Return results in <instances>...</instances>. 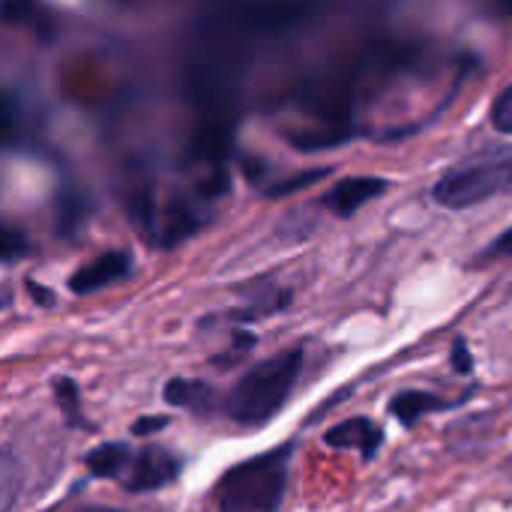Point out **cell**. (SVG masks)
Wrapping results in <instances>:
<instances>
[{
	"instance_id": "8",
	"label": "cell",
	"mask_w": 512,
	"mask_h": 512,
	"mask_svg": "<svg viewBox=\"0 0 512 512\" xmlns=\"http://www.w3.org/2000/svg\"><path fill=\"white\" fill-rule=\"evenodd\" d=\"M384 189H387V183H384L381 177H348V180H339V183L327 192L324 204H327L330 210H336V216H345V219H348V216H354L363 204L381 198Z\"/></svg>"
},
{
	"instance_id": "26",
	"label": "cell",
	"mask_w": 512,
	"mask_h": 512,
	"mask_svg": "<svg viewBox=\"0 0 512 512\" xmlns=\"http://www.w3.org/2000/svg\"><path fill=\"white\" fill-rule=\"evenodd\" d=\"M501 6H507V9L512 12V0H501Z\"/></svg>"
},
{
	"instance_id": "19",
	"label": "cell",
	"mask_w": 512,
	"mask_h": 512,
	"mask_svg": "<svg viewBox=\"0 0 512 512\" xmlns=\"http://www.w3.org/2000/svg\"><path fill=\"white\" fill-rule=\"evenodd\" d=\"M168 423H171V417H162V414L138 417V420L132 423V435H135V438H150V435H156V432L168 429Z\"/></svg>"
},
{
	"instance_id": "13",
	"label": "cell",
	"mask_w": 512,
	"mask_h": 512,
	"mask_svg": "<svg viewBox=\"0 0 512 512\" xmlns=\"http://www.w3.org/2000/svg\"><path fill=\"white\" fill-rule=\"evenodd\" d=\"M258 339L252 336V333H234V345H231V351L228 354H222V357H213V366H219V369H231V366H237V360H243L249 351H252V345H255Z\"/></svg>"
},
{
	"instance_id": "6",
	"label": "cell",
	"mask_w": 512,
	"mask_h": 512,
	"mask_svg": "<svg viewBox=\"0 0 512 512\" xmlns=\"http://www.w3.org/2000/svg\"><path fill=\"white\" fill-rule=\"evenodd\" d=\"M132 270V258L126 252H105L93 261H87L84 267H78L72 276H69V291L78 294V297H87V294H96L120 279H126Z\"/></svg>"
},
{
	"instance_id": "24",
	"label": "cell",
	"mask_w": 512,
	"mask_h": 512,
	"mask_svg": "<svg viewBox=\"0 0 512 512\" xmlns=\"http://www.w3.org/2000/svg\"><path fill=\"white\" fill-rule=\"evenodd\" d=\"M12 117H15V111H12V96H6V99H3V138L12 135Z\"/></svg>"
},
{
	"instance_id": "5",
	"label": "cell",
	"mask_w": 512,
	"mask_h": 512,
	"mask_svg": "<svg viewBox=\"0 0 512 512\" xmlns=\"http://www.w3.org/2000/svg\"><path fill=\"white\" fill-rule=\"evenodd\" d=\"M162 399L195 417H216L219 411H225V396L213 384L198 378H171L162 387Z\"/></svg>"
},
{
	"instance_id": "18",
	"label": "cell",
	"mask_w": 512,
	"mask_h": 512,
	"mask_svg": "<svg viewBox=\"0 0 512 512\" xmlns=\"http://www.w3.org/2000/svg\"><path fill=\"white\" fill-rule=\"evenodd\" d=\"M450 363H453V372H456V375H471V372H474V354L468 351V342H465L462 336L453 342Z\"/></svg>"
},
{
	"instance_id": "3",
	"label": "cell",
	"mask_w": 512,
	"mask_h": 512,
	"mask_svg": "<svg viewBox=\"0 0 512 512\" xmlns=\"http://www.w3.org/2000/svg\"><path fill=\"white\" fill-rule=\"evenodd\" d=\"M512 186V147H492L456 165L435 186V201L450 210H465L495 198Z\"/></svg>"
},
{
	"instance_id": "23",
	"label": "cell",
	"mask_w": 512,
	"mask_h": 512,
	"mask_svg": "<svg viewBox=\"0 0 512 512\" xmlns=\"http://www.w3.org/2000/svg\"><path fill=\"white\" fill-rule=\"evenodd\" d=\"M45 512H126V510H114V507H96V504H75V507H54V510Z\"/></svg>"
},
{
	"instance_id": "14",
	"label": "cell",
	"mask_w": 512,
	"mask_h": 512,
	"mask_svg": "<svg viewBox=\"0 0 512 512\" xmlns=\"http://www.w3.org/2000/svg\"><path fill=\"white\" fill-rule=\"evenodd\" d=\"M492 123H495L498 132L512 135V84L507 90L498 93V99H495V105H492Z\"/></svg>"
},
{
	"instance_id": "25",
	"label": "cell",
	"mask_w": 512,
	"mask_h": 512,
	"mask_svg": "<svg viewBox=\"0 0 512 512\" xmlns=\"http://www.w3.org/2000/svg\"><path fill=\"white\" fill-rule=\"evenodd\" d=\"M504 474H507V477H512V456L507 459V462H504Z\"/></svg>"
},
{
	"instance_id": "17",
	"label": "cell",
	"mask_w": 512,
	"mask_h": 512,
	"mask_svg": "<svg viewBox=\"0 0 512 512\" xmlns=\"http://www.w3.org/2000/svg\"><path fill=\"white\" fill-rule=\"evenodd\" d=\"M24 252H27V237H24L21 231H15V228H6V231H3V261L12 264V261H18Z\"/></svg>"
},
{
	"instance_id": "1",
	"label": "cell",
	"mask_w": 512,
	"mask_h": 512,
	"mask_svg": "<svg viewBox=\"0 0 512 512\" xmlns=\"http://www.w3.org/2000/svg\"><path fill=\"white\" fill-rule=\"evenodd\" d=\"M294 441L231 465L213 486L219 512H279L288 492Z\"/></svg>"
},
{
	"instance_id": "15",
	"label": "cell",
	"mask_w": 512,
	"mask_h": 512,
	"mask_svg": "<svg viewBox=\"0 0 512 512\" xmlns=\"http://www.w3.org/2000/svg\"><path fill=\"white\" fill-rule=\"evenodd\" d=\"M327 174H330V168H318V171H306V174H300V177H291V180H285V183L273 186V189H270V198L291 195V192H297V189H303V186H312V183L324 180Z\"/></svg>"
},
{
	"instance_id": "12",
	"label": "cell",
	"mask_w": 512,
	"mask_h": 512,
	"mask_svg": "<svg viewBox=\"0 0 512 512\" xmlns=\"http://www.w3.org/2000/svg\"><path fill=\"white\" fill-rule=\"evenodd\" d=\"M0 474H3V483H0L3 507H0V512H9L12 510V501H15V492H18V462H15V456L9 450H3V468H0Z\"/></svg>"
},
{
	"instance_id": "20",
	"label": "cell",
	"mask_w": 512,
	"mask_h": 512,
	"mask_svg": "<svg viewBox=\"0 0 512 512\" xmlns=\"http://www.w3.org/2000/svg\"><path fill=\"white\" fill-rule=\"evenodd\" d=\"M33 9V0H6L3 6V18L6 21H24Z\"/></svg>"
},
{
	"instance_id": "22",
	"label": "cell",
	"mask_w": 512,
	"mask_h": 512,
	"mask_svg": "<svg viewBox=\"0 0 512 512\" xmlns=\"http://www.w3.org/2000/svg\"><path fill=\"white\" fill-rule=\"evenodd\" d=\"M489 255H512V228L510 231H504L495 243H492V249L486 252V258Z\"/></svg>"
},
{
	"instance_id": "11",
	"label": "cell",
	"mask_w": 512,
	"mask_h": 512,
	"mask_svg": "<svg viewBox=\"0 0 512 512\" xmlns=\"http://www.w3.org/2000/svg\"><path fill=\"white\" fill-rule=\"evenodd\" d=\"M51 390H54V402H57V408L63 411L66 423H69L72 429L93 432V423L84 417V408H81V390H78V384H75L72 378L60 375V378L51 381Z\"/></svg>"
},
{
	"instance_id": "7",
	"label": "cell",
	"mask_w": 512,
	"mask_h": 512,
	"mask_svg": "<svg viewBox=\"0 0 512 512\" xmlns=\"http://www.w3.org/2000/svg\"><path fill=\"white\" fill-rule=\"evenodd\" d=\"M324 444L333 450H357L363 462H372L384 447V429L369 417H351L324 432Z\"/></svg>"
},
{
	"instance_id": "21",
	"label": "cell",
	"mask_w": 512,
	"mask_h": 512,
	"mask_svg": "<svg viewBox=\"0 0 512 512\" xmlns=\"http://www.w3.org/2000/svg\"><path fill=\"white\" fill-rule=\"evenodd\" d=\"M27 291H30V297H33L39 306H54V294H51V291H45L39 282H33V279H30V282H27Z\"/></svg>"
},
{
	"instance_id": "10",
	"label": "cell",
	"mask_w": 512,
	"mask_h": 512,
	"mask_svg": "<svg viewBox=\"0 0 512 512\" xmlns=\"http://www.w3.org/2000/svg\"><path fill=\"white\" fill-rule=\"evenodd\" d=\"M456 408V402H447L435 393H420V390H405L390 402V414L402 423V426H417L420 417L426 414H438V411H450Z\"/></svg>"
},
{
	"instance_id": "9",
	"label": "cell",
	"mask_w": 512,
	"mask_h": 512,
	"mask_svg": "<svg viewBox=\"0 0 512 512\" xmlns=\"http://www.w3.org/2000/svg\"><path fill=\"white\" fill-rule=\"evenodd\" d=\"M132 456H135V447L123 444V441H108V444H99L96 450H90L84 456V468L96 480L123 483V477L132 465Z\"/></svg>"
},
{
	"instance_id": "2",
	"label": "cell",
	"mask_w": 512,
	"mask_h": 512,
	"mask_svg": "<svg viewBox=\"0 0 512 512\" xmlns=\"http://www.w3.org/2000/svg\"><path fill=\"white\" fill-rule=\"evenodd\" d=\"M303 372V351L288 348L249 372L225 396V414L240 426H264L270 423L291 399Z\"/></svg>"
},
{
	"instance_id": "4",
	"label": "cell",
	"mask_w": 512,
	"mask_h": 512,
	"mask_svg": "<svg viewBox=\"0 0 512 512\" xmlns=\"http://www.w3.org/2000/svg\"><path fill=\"white\" fill-rule=\"evenodd\" d=\"M183 471V459L168 450V447H159V444H147L141 450H135L132 456V465L123 477V489L138 495V492H156V489H165L171 486Z\"/></svg>"
},
{
	"instance_id": "16",
	"label": "cell",
	"mask_w": 512,
	"mask_h": 512,
	"mask_svg": "<svg viewBox=\"0 0 512 512\" xmlns=\"http://www.w3.org/2000/svg\"><path fill=\"white\" fill-rule=\"evenodd\" d=\"M291 138V144L297 147V150H321V147H333V144H339V141H345L348 135H318V132H309V135H288Z\"/></svg>"
}]
</instances>
